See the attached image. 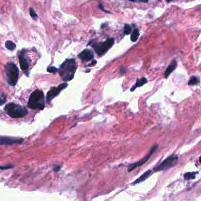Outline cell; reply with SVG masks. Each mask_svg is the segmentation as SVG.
Here are the masks:
<instances>
[{
  "label": "cell",
  "mask_w": 201,
  "mask_h": 201,
  "mask_svg": "<svg viewBox=\"0 0 201 201\" xmlns=\"http://www.w3.org/2000/svg\"><path fill=\"white\" fill-rule=\"evenodd\" d=\"M178 162V157L176 154H172L165 159L162 162L154 168L155 172L166 171L175 166Z\"/></svg>",
  "instance_id": "cell-5"
},
{
  "label": "cell",
  "mask_w": 201,
  "mask_h": 201,
  "mask_svg": "<svg viewBox=\"0 0 201 201\" xmlns=\"http://www.w3.org/2000/svg\"><path fill=\"white\" fill-rule=\"evenodd\" d=\"M133 2H139V3H147L148 0H129Z\"/></svg>",
  "instance_id": "cell-23"
},
{
  "label": "cell",
  "mask_w": 201,
  "mask_h": 201,
  "mask_svg": "<svg viewBox=\"0 0 201 201\" xmlns=\"http://www.w3.org/2000/svg\"><path fill=\"white\" fill-rule=\"evenodd\" d=\"M5 47L10 51H14L16 48V45L11 41H7L5 43Z\"/></svg>",
  "instance_id": "cell-17"
},
{
  "label": "cell",
  "mask_w": 201,
  "mask_h": 201,
  "mask_svg": "<svg viewBox=\"0 0 201 201\" xmlns=\"http://www.w3.org/2000/svg\"><path fill=\"white\" fill-rule=\"evenodd\" d=\"M151 175H152V171L151 170H148L147 172H145L139 178H138L137 180H136L134 182H133L132 185H136V184H139V183L142 182L143 181L147 180Z\"/></svg>",
  "instance_id": "cell-13"
},
{
  "label": "cell",
  "mask_w": 201,
  "mask_h": 201,
  "mask_svg": "<svg viewBox=\"0 0 201 201\" xmlns=\"http://www.w3.org/2000/svg\"><path fill=\"white\" fill-rule=\"evenodd\" d=\"M178 65V62L176 59H174L172 61V62L168 66L167 68L166 69L165 73H164V77L165 78H168L169 75L172 74V72L174 71L175 68H176Z\"/></svg>",
  "instance_id": "cell-12"
},
{
  "label": "cell",
  "mask_w": 201,
  "mask_h": 201,
  "mask_svg": "<svg viewBox=\"0 0 201 201\" xmlns=\"http://www.w3.org/2000/svg\"><path fill=\"white\" fill-rule=\"evenodd\" d=\"M4 110L7 114L12 118H20L26 116L28 114V111L26 107L14 103L7 104L5 106Z\"/></svg>",
  "instance_id": "cell-3"
},
{
  "label": "cell",
  "mask_w": 201,
  "mask_h": 201,
  "mask_svg": "<svg viewBox=\"0 0 201 201\" xmlns=\"http://www.w3.org/2000/svg\"><path fill=\"white\" fill-rule=\"evenodd\" d=\"M26 53L27 51L26 49H23L19 54V61L20 67L21 69L26 72H27V71H28L30 65V60L28 57Z\"/></svg>",
  "instance_id": "cell-8"
},
{
  "label": "cell",
  "mask_w": 201,
  "mask_h": 201,
  "mask_svg": "<svg viewBox=\"0 0 201 201\" xmlns=\"http://www.w3.org/2000/svg\"><path fill=\"white\" fill-rule=\"evenodd\" d=\"M96 60H94L92 62V63H90V64H89L88 65V66H93V65H95L96 63Z\"/></svg>",
  "instance_id": "cell-26"
},
{
  "label": "cell",
  "mask_w": 201,
  "mask_h": 201,
  "mask_svg": "<svg viewBox=\"0 0 201 201\" xmlns=\"http://www.w3.org/2000/svg\"><path fill=\"white\" fill-rule=\"evenodd\" d=\"M147 82H148V80L145 77H143L141 78H138L136 81L135 85L134 86H133L132 88L131 89V91L132 92V91H135L137 88L143 86V85L146 84Z\"/></svg>",
  "instance_id": "cell-14"
},
{
  "label": "cell",
  "mask_w": 201,
  "mask_h": 201,
  "mask_svg": "<svg viewBox=\"0 0 201 201\" xmlns=\"http://www.w3.org/2000/svg\"><path fill=\"white\" fill-rule=\"evenodd\" d=\"M23 141H24V139L21 138L0 136V145H10L14 143H21Z\"/></svg>",
  "instance_id": "cell-10"
},
{
  "label": "cell",
  "mask_w": 201,
  "mask_h": 201,
  "mask_svg": "<svg viewBox=\"0 0 201 201\" xmlns=\"http://www.w3.org/2000/svg\"><path fill=\"white\" fill-rule=\"evenodd\" d=\"M30 16H31L32 18L33 19H34V20H36L37 18L38 17V16L36 14V12L34 11V10L32 8H30Z\"/></svg>",
  "instance_id": "cell-21"
},
{
  "label": "cell",
  "mask_w": 201,
  "mask_h": 201,
  "mask_svg": "<svg viewBox=\"0 0 201 201\" xmlns=\"http://www.w3.org/2000/svg\"><path fill=\"white\" fill-rule=\"evenodd\" d=\"M30 108L36 110H42L45 108L44 95L42 91L35 90L32 93L28 102Z\"/></svg>",
  "instance_id": "cell-2"
},
{
  "label": "cell",
  "mask_w": 201,
  "mask_h": 201,
  "mask_svg": "<svg viewBox=\"0 0 201 201\" xmlns=\"http://www.w3.org/2000/svg\"><path fill=\"white\" fill-rule=\"evenodd\" d=\"M59 168H60V167L58 166L57 168H55L54 169V170H55V171H59Z\"/></svg>",
  "instance_id": "cell-27"
},
{
  "label": "cell",
  "mask_w": 201,
  "mask_h": 201,
  "mask_svg": "<svg viewBox=\"0 0 201 201\" xmlns=\"http://www.w3.org/2000/svg\"><path fill=\"white\" fill-rule=\"evenodd\" d=\"M77 69V63L74 58L67 59L58 69V72L64 82H68L74 78Z\"/></svg>",
  "instance_id": "cell-1"
},
{
  "label": "cell",
  "mask_w": 201,
  "mask_h": 201,
  "mask_svg": "<svg viewBox=\"0 0 201 201\" xmlns=\"http://www.w3.org/2000/svg\"><path fill=\"white\" fill-rule=\"evenodd\" d=\"M166 1L168 2H170L171 1H173V0H166Z\"/></svg>",
  "instance_id": "cell-28"
},
{
  "label": "cell",
  "mask_w": 201,
  "mask_h": 201,
  "mask_svg": "<svg viewBox=\"0 0 201 201\" xmlns=\"http://www.w3.org/2000/svg\"><path fill=\"white\" fill-rule=\"evenodd\" d=\"M11 167H12V166H10V165H7V166H0V169H8L10 168Z\"/></svg>",
  "instance_id": "cell-25"
},
{
  "label": "cell",
  "mask_w": 201,
  "mask_h": 201,
  "mask_svg": "<svg viewBox=\"0 0 201 201\" xmlns=\"http://www.w3.org/2000/svg\"><path fill=\"white\" fill-rule=\"evenodd\" d=\"M67 86H68L67 83H63L62 84L59 85L57 87L52 88L48 92L47 94V102H49L55 97H56L61 92L62 90L65 89Z\"/></svg>",
  "instance_id": "cell-9"
},
{
  "label": "cell",
  "mask_w": 201,
  "mask_h": 201,
  "mask_svg": "<svg viewBox=\"0 0 201 201\" xmlns=\"http://www.w3.org/2000/svg\"><path fill=\"white\" fill-rule=\"evenodd\" d=\"M199 162H200V163L201 164V156L199 157Z\"/></svg>",
  "instance_id": "cell-29"
},
{
  "label": "cell",
  "mask_w": 201,
  "mask_h": 201,
  "mask_svg": "<svg viewBox=\"0 0 201 201\" xmlns=\"http://www.w3.org/2000/svg\"><path fill=\"white\" fill-rule=\"evenodd\" d=\"M139 36V30L138 29H135L132 32V35L131 36V40L132 42H136L138 39Z\"/></svg>",
  "instance_id": "cell-18"
},
{
  "label": "cell",
  "mask_w": 201,
  "mask_h": 201,
  "mask_svg": "<svg viewBox=\"0 0 201 201\" xmlns=\"http://www.w3.org/2000/svg\"><path fill=\"white\" fill-rule=\"evenodd\" d=\"M198 172H186L184 175V178L185 180H194L195 178L196 175L197 174Z\"/></svg>",
  "instance_id": "cell-16"
},
{
  "label": "cell",
  "mask_w": 201,
  "mask_h": 201,
  "mask_svg": "<svg viewBox=\"0 0 201 201\" xmlns=\"http://www.w3.org/2000/svg\"><path fill=\"white\" fill-rule=\"evenodd\" d=\"M131 32V27L128 24L125 25L124 26V33L125 35H129Z\"/></svg>",
  "instance_id": "cell-19"
},
{
  "label": "cell",
  "mask_w": 201,
  "mask_h": 201,
  "mask_svg": "<svg viewBox=\"0 0 201 201\" xmlns=\"http://www.w3.org/2000/svg\"><path fill=\"white\" fill-rule=\"evenodd\" d=\"M158 145H155L152 148V149H151L150 152L146 156H145L141 160H139V161H138L137 162L130 164L129 165V166H128V171L131 172V171H132V170L137 168L138 167H139V166H142L143 164H145L149 160V159L151 157L152 155V154L155 152V151L158 149Z\"/></svg>",
  "instance_id": "cell-7"
},
{
  "label": "cell",
  "mask_w": 201,
  "mask_h": 201,
  "mask_svg": "<svg viewBox=\"0 0 201 201\" xmlns=\"http://www.w3.org/2000/svg\"><path fill=\"white\" fill-rule=\"evenodd\" d=\"M47 70L48 72L54 73V74L56 73L57 71H58V69L54 67H48Z\"/></svg>",
  "instance_id": "cell-20"
},
{
  "label": "cell",
  "mask_w": 201,
  "mask_h": 201,
  "mask_svg": "<svg viewBox=\"0 0 201 201\" xmlns=\"http://www.w3.org/2000/svg\"><path fill=\"white\" fill-rule=\"evenodd\" d=\"M5 72L8 84L14 86L19 77V70L17 66L13 63H8L5 65Z\"/></svg>",
  "instance_id": "cell-4"
},
{
  "label": "cell",
  "mask_w": 201,
  "mask_h": 201,
  "mask_svg": "<svg viewBox=\"0 0 201 201\" xmlns=\"http://www.w3.org/2000/svg\"><path fill=\"white\" fill-rule=\"evenodd\" d=\"M5 100H6V98H5V96L3 94H0V105H2L4 102H5Z\"/></svg>",
  "instance_id": "cell-22"
},
{
  "label": "cell",
  "mask_w": 201,
  "mask_h": 201,
  "mask_svg": "<svg viewBox=\"0 0 201 201\" xmlns=\"http://www.w3.org/2000/svg\"><path fill=\"white\" fill-rule=\"evenodd\" d=\"M126 72V69L125 67H121L119 69V72L121 74H124Z\"/></svg>",
  "instance_id": "cell-24"
},
{
  "label": "cell",
  "mask_w": 201,
  "mask_h": 201,
  "mask_svg": "<svg viewBox=\"0 0 201 201\" xmlns=\"http://www.w3.org/2000/svg\"><path fill=\"white\" fill-rule=\"evenodd\" d=\"M114 44L113 38H108L105 41L103 42H95L92 44V47L94 48L95 52L99 56H101L105 54Z\"/></svg>",
  "instance_id": "cell-6"
},
{
  "label": "cell",
  "mask_w": 201,
  "mask_h": 201,
  "mask_svg": "<svg viewBox=\"0 0 201 201\" xmlns=\"http://www.w3.org/2000/svg\"><path fill=\"white\" fill-rule=\"evenodd\" d=\"M200 82V80L198 77L196 76H192L190 77V79L188 81V84L189 86H194L195 85L198 84Z\"/></svg>",
  "instance_id": "cell-15"
},
{
  "label": "cell",
  "mask_w": 201,
  "mask_h": 201,
  "mask_svg": "<svg viewBox=\"0 0 201 201\" xmlns=\"http://www.w3.org/2000/svg\"><path fill=\"white\" fill-rule=\"evenodd\" d=\"M79 57L82 61H91L94 59V54L93 53L88 49L83 50L81 53L78 55Z\"/></svg>",
  "instance_id": "cell-11"
}]
</instances>
